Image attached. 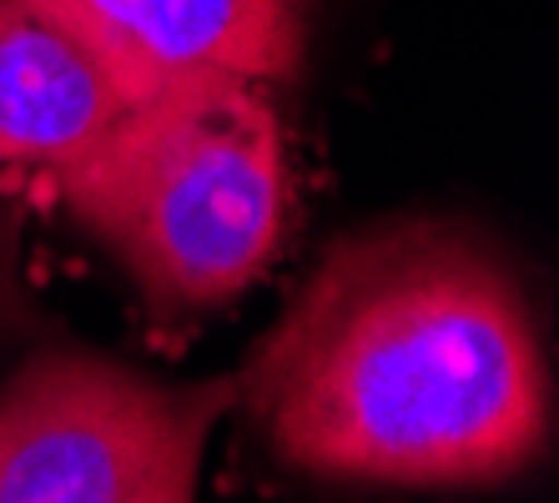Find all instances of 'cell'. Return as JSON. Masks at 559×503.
Returning <instances> with one entry per match:
<instances>
[{"instance_id": "cell-1", "label": "cell", "mask_w": 559, "mask_h": 503, "mask_svg": "<svg viewBox=\"0 0 559 503\" xmlns=\"http://www.w3.org/2000/svg\"><path fill=\"white\" fill-rule=\"evenodd\" d=\"M237 393L287 468L333 483H499L549 433L530 297L499 252L443 221L333 247Z\"/></svg>"}, {"instance_id": "cell-2", "label": "cell", "mask_w": 559, "mask_h": 503, "mask_svg": "<svg viewBox=\"0 0 559 503\" xmlns=\"http://www.w3.org/2000/svg\"><path fill=\"white\" fill-rule=\"evenodd\" d=\"M262 81H187L131 101L92 152L51 171L66 212L162 318L227 308L273 267L293 167Z\"/></svg>"}, {"instance_id": "cell-3", "label": "cell", "mask_w": 559, "mask_h": 503, "mask_svg": "<svg viewBox=\"0 0 559 503\" xmlns=\"http://www.w3.org/2000/svg\"><path fill=\"white\" fill-rule=\"evenodd\" d=\"M237 383H162L81 343L26 283L0 196V503H187Z\"/></svg>"}, {"instance_id": "cell-4", "label": "cell", "mask_w": 559, "mask_h": 503, "mask_svg": "<svg viewBox=\"0 0 559 503\" xmlns=\"http://www.w3.org/2000/svg\"><path fill=\"white\" fill-rule=\"evenodd\" d=\"M111 71L127 101L187 81L283 86L308 56V0H31Z\"/></svg>"}, {"instance_id": "cell-5", "label": "cell", "mask_w": 559, "mask_h": 503, "mask_svg": "<svg viewBox=\"0 0 559 503\" xmlns=\"http://www.w3.org/2000/svg\"><path fill=\"white\" fill-rule=\"evenodd\" d=\"M127 91L31 0H0V161L61 171L127 111Z\"/></svg>"}]
</instances>
